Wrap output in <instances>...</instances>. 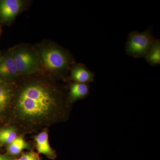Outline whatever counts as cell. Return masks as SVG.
Returning a JSON list of instances; mask_svg holds the SVG:
<instances>
[{
	"label": "cell",
	"instance_id": "1",
	"mask_svg": "<svg viewBox=\"0 0 160 160\" xmlns=\"http://www.w3.org/2000/svg\"><path fill=\"white\" fill-rule=\"evenodd\" d=\"M67 106L58 88L42 80H33L18 90L13 112L15 120L23 127L35 129L65 120Z\"/></svg>",
	"mask_w": 160,
	"mask_h": 160
},
{
	"label": "cell",
	"instance_id": "2",
	"mask_svg": "<svg viewBox=\"0 0 160 160\" xmlns=\"http://www.w3.org/2000/svg\"><path fill=\"white\" fill-rule=\"evenodd\" d=\"M41 61L46 69L63 76L73 64V59L68 51L55 46H45L39 50Z\"/></svg>",
	"mask_w": 160,
	"mask_h": 160
},
{
	"label": "cell",
	"instance_id": "3",
	"mask_svg": "<svg viewBox=\"0 0 160 160\" xmlns=\"http://www.w3.org/2000/svg\"><path fill=\"white\" fill-rule=\"evenodd\" d=\"M157 39L153 36L151 27L142 32H132L126 42V53L136 58H145Z\"/></svg>",
	"mask_w": 160,
	"mask_h": 160
},
{
	"label": "cell",
	"instance_id": "4",
	"mask_svg": "<svg viewBox=\"0 0 160 160\" xmlns=\"http://www.w3.org/2000/svg\"><path fill=\"white\" fill-rule=\"evenodd\" d=\"M12 52L19 74L29 75L39 69L40 58L35 52L22 47L16 48Z\"/></svg>",
	"mask_w": 160,
	"mask_h": 160
},
{
	"label": "cell",
	"instance_id": "5",
	"mask_svg": "<svg viewBox=\"0 0 160 160\" xmlns=\"http://www.w3.org/2000/svg\"><path fill=\"white\" fill-rule=\"evenodd\" d=\"M23 6L20 0L0 1V17L5 22L12 21L17 15Z\"/></svg>",
	"mask_w": 160,
	"mask_h": 160
},
{
	"label": "cell",
	"instance_id": "6",
	"mask_svg": "<svg viewBox=\"0 0 160 160\" xmlns=\"http://www.w3.org/2000/svg\"><path fill=\"white\" fill-rule=\"evenodd\" d=\"M94 72L89 70L85 65L73 64L70 68V80L74 82L88 83L94 81Z\"/></svg>",
	"mask_w": 160,
	"mask_h": 160
},
{
	"label": "cell",
	"instance_id": "7",
	"mask_svg": "<svg viewBox=\"0 0 160 160\" xmlns=\"http://www.w3.org/2000/svg\"><path fill=\"white\" fill-rule=\"evenodd\" d=\"M18 75L12 52H9L0 59V77L12 79Z\"/></svg>",
	"mask_w": 160,
	"mask_h": 160
},
{
	"label": "cell",
	"instance_id": "8",
	"mask_svg": "<svg viewBox=\"0 0 160 160\" xmlns=\"http://www.w3.org/2000/svg\"><path fill=\"white\" fill-rule=\"evenodd\" d=\"M37 149L40 154L45 155L51 159H54L57 157L56 152L50 147L48 132L44 130L35 138Z\"/></svg>",
	"mask_w": 160,
	"mask_h": 160
},
{
	"label": "cell",
	"instance_id": "9",
	"mask_svg": "<svg viewBox=\"0 0 160 160\" xmlns=\"http://www.w3.org/2000/svg\"><path fill=\"white\" fill-rule=\"evenodd\" d=\"M69 95L68 103H72L88 96L89 93L88 83L73 82L69 85Z\"/></svg>",
	"mask_w": 160,
	"mask_h": 160
},
{
	"label": "cell",
	"instance_id": "10",
	"mask_svg": "<svg viewBox=\"0 0 160 160\" xmlns=\"http://www.w3.org/2000/svg\"><path fill=\"white\" fill-rule=\"evenodd\" d=\"M147 62L152 66L160 64V41L157 39L155 42L145 58Z\"/></svg>",
	"mask_w": 160,
	"mask_h": 160
},
{
	"label": "cell",
	"instance_id": "11",
	"mask_svg": "<svg viewBox=\"0 0 160 160\" xmlns=\"http://www.w3.org/2000/svg\"><path fill=\"white\" fill-rule=\"evenodd\" d=\"M29 144L26 142L22 136L17 137L11 143L8 145V153L12 155L20 154L24 149L29 148Z\"/></svg>",
	"mask_w": 160,
	"mask_h": 160
},
{
	"label": "cell",
	"instance_id": "12",
	"mask_svg": "<svg viewBox=\"0 0 160 160\" xmlns=\"http://www.w3.org/2000/svg\"><path fill=\"white\" fill-rule=\"evenodd\" d=\"M12 94L11 87L2 83L0 86V112L6 109L11 101Z\"/></svg>",
	"mask_w": 160,
	"mask_h": 160
},
{
	"label": "cell",
	"instance_id": "13",
	"mask_svg": "<svg viewBox=\"0 0 160 160\" xmlns=\"http://www.w3.org/2000/svg\"><path fill=\"white\" fill-rule=\"evenodd\" d=\"M17 133L15 128L7 127L0 130V144L9 145L17 137Z\"/></svg>",
	"mask_w": 160,
	"mask_h": 160
},
{
	"label": "cell",
	"instance_id": "14",
	"mask_svg": "<svg viewBox=\"0 0 160 160\" xmlns=\"http://www.w3.org/2000/svg\"><path fill=\"white\" fill-rule=\"evenodd\" d=\"M12 160H41L38 155L34 152H29L23 153L18 158Z\"/></svg>",
	"mask_w": 160,
	"mask_h": 160
},
{
	"label": "cell",
	"instance_id": "15",
	"mask_svg": "<svg viewBox=\"0 0 160 160\" xmlns=\"http://www.w3.org/2000/svg\"><path fill=\"white\" fill-rule=\"evenodd\" d=\"M13 158L8 155L0 154V160H12Z\"/></svg>",
	"mask_w": 160,
	"mask_h": 160
},
{
	"label": "cell",
	"instance_id": "16",
	"mask_svg": "<svg viewBox=\"0 0 160 160\" xmlns=\"http://www.w3.org/2000/svg\"><path fill=\"white\" fill-rule=\"evenodd\" d=\"M2 81H1V80H0V86H1V85H2Z\"/></svg>",
	"mask_w": 160,
	"mask_h": 160
},
{
	"label": "cell",
	"instance_id": "17",
	"mask_svg": "<svg viewBox=\"0 0 160 160\" xmlns=\"http://www.w3.org/2000/svg\"><path fill=\"white\" fill-rule=\"evenodd\" d=\"M0 32H1V28H0Z\"/></svg>",
	"mask_w": 160,
	"mask_h": 160
}]
</instances>
